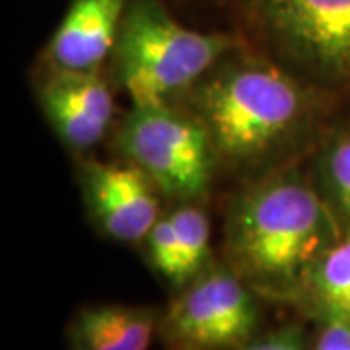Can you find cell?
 <instances>
[{
	"instance_id": "obj_1",
	"label": "cell",
	"mask_w": 350,
	"mask_h": 350,
	"mask_svg": "<svg viewBox=\"0 0 350 350\" xmlns=\"http://www.w3.org/2000/svg\"><path fill=\"white\" fill-rule=\"evenodd\" d=\"M342 234L345 226L319 189L296 174L276 175L232 202L228 265L257 294L296 304L313 262Z\"/></svg>"
},
{
	"instance_id": "obj_2",
	"label": "cell",
	"mask_w": 350,
	"mask_h": 350,
	"mask_svg": "<svg viewBox=\"0 0 350 350\" xmlns=\"http://www.w3.org/2000/svg\"><path fill=\"white\" fill-rule=\"evenodd\" d=\"M220 63L191 88L193 115L208 131L218 158L255 162L300 131L310 115L308 94L275 64Z\"/></svg>"
},
{
	"instance_id": "obj_3",
	"label": "cell",
	"mask_w": 350,
	"mask_h": 350,
	"mask_svg": "<svg viewBox=\"0 0 350 350\" xmlns=\"http://www.w3.org/2000/svg\"><path fill=\"white\" fill-rule=\"evenodd\" d=\"M236 47L222 33H200L175 20L160 0H129L113 49L115 72L135 105L170 103Z\"/></svg>"
},
{
	"instance_id": "obj_4",
	"label": "cell",
	"mask_w": 350,
	"mask_h": 350,
	"mask_svg": "<svg viewBox=\"0 0 350 350\" xmlns=\"http://www.w3.org/2000/svg\"><path fill=\"white\" fill-rule=\"evenodd\" d=\"M117 146L158 191L179 200H195L206 193L218 160L199 117L170 103H133L119 125Z\"/></svg>"
},
{
	"instance_id": "obj_5",
	"label": "cell",
	"mask_w": 350,
	"mask_h": 350,
	"mask_svg": "<svg viewBox=\"0 0 350 350\" xmlns=\"http://www.w3.org/2000/svg\"><path fill=\"white\" fill-rule=\"evenodd\" d=\"M276 57L331 88H350V0H243Z\"/></svg>"
},
{
	"instance_id": "obj_6",
	"label": "cell",
	"mask_w": 350,
	"mask_h": 350,
	"mask_svg": "<svg viewBox=\"0 0 350 350\" xmlns=\"http://www.w3.org/2000/svg\"><path fill=\"white\" fill-rule=\"evenodd\" d=\"M255 294L230 265L211 262L179 290L160 317V333L177 349L239 350L261 325Z\"/></svg>"
},
{
	"instance_id": "obj_7",
	"label": "cell",
	"mask_w": 350,
	"mask_h": 350,
	"mask_svg": "<svg viewBox=\"0 0 350 350\" xmlns=\"http://www.w3.org/2000/svg\"><path fill=\"white\" fill-rule=\"evenodd\" d=\"M82 185L92 218L115 241H144L160 218L158 189L135 163H86Z\"/></svg>"
},
{
	"instance_id": "obj_8",
	"label": "cell",
	"mask_w": 350,
	"mask_h": 350,
	"mask_svg": "<svg viewBox=\"0 0 350 350\" xmlns=\"http://www.w3.org/2000/svg\"><path fill=\"white\" fill-rule=\"evenodd\" d=\"M39 101L53 131L75 150L96 146L111 125V90L98 70L55 68L39 90Z\"/></svg>"
},
{
	"instance_id": "obj_9",
	"label": "cell",
	"mask_w": 350,
	"mask_h": 350,
	"mask_svg": "<svg viewBox=\"0 0 350 350\" xmlns=\"http://www.w3.org/2000/svg\"><path fill=\"white\" fill-rule=\"evenodd\" d=\"M126 2L129 0H70L47 49L55 68L96 72L113 55Z\"/></svg>"
},
{
	"instance_id": "obj_10",
	"label": "cell",
	"mask_w": 350,
	"mask_h": 350,
	"mask_svg": "<svg viewBox=\"0 0 350 350\" xmlns=\"http://www.w3.org/2000/svg\"><path fill=\"white\" fill-rule=\"evenodd\" d=\"M144 245L152 269L181 290L211 265L208 218L197 206H179L156 220Z\"/></svg>"
},
{
	"instance_id": "obj_11",
	"label": "cell",
	"mask_w": 350,
	"mask_h": 350,
	"mask_svg": "<svg viewBox=\"0 0 350 350\" xmlns=\"http://www.w3.org/2000/svg\"><path fill=\"white\" fill-rule=\"evenodd\" d=\"M160 313L154 308L101 304L76 313L68 327L70 350H148Z\"/></svg>"
},
{
	"instance_id": "obj_12",
	"label": "cell",
	"mask_w": 350,
	"mask_h": 350,
	"mask_svg": "<svg viewBox=\"0 0 350 350\" xmlns=\"http://www.w3.org/2000/svg\"><path fill=\"white\" fill-rule=\"evenodd\" d=\"M296 304L319 323L350 321V232L313 262Z\"/></svg>"
},
{
	"instance_id": "obj_13",
	"label": "cell",
	"mask_w": 350,
	"mask_h": 350,
	"mask_svg": "<svg viewBox=\"0 0 350 350\" xmlns=\"http://www.w3.org/2000/svg\"><path fill=\"white\" fill-rule=\"evenodd\" d=\"M317 189L350 232V131L335 137L319 158Z\"/></svg>"
},
{
	"instance_id": "obj_14",
	"label": "cell",
	"mask_w": 350,
	"mask_h": 350,
	"mask_svg": "<svg viewBox=\"0 0 350 350\" xmlns=\"http://www.w3.org/2000/svg\"><path fill=\"white\" fill-rule=\"evenodd\" d=\"M239 350H312L308 349L306 335L300 325H284L275 331L251 338Z\"/></svg>"
},
{
	"instance_id": "obj_15",
	"label": "cell",
	"mask_w": 350,
	"mask_h": 350,
	"mask_svg": "<svg viewBox=\"0 0 350 350\" xmlns=\"http://www.w3.org/2000/svg\"><path fill=\"white\" fill-rule=\"evenodd\" d=\"M312 350H350V321L335 319L321 323Z\"/></svg>"
},
{
	"instance_id": "obj_16",
	"label": "cell",
	"mask_w": 350,
	"mask_h": 350,
	"mask_svg": "<svg viewBox=\"0 0 350 350\" xmlns=\"http://www.w3.org/2000/svg\"><path fill=\"white\" fill-rule=\"evenodd\" d=\"M179 350H197V349H179Z\"/></svg>"
}]
</instances>
